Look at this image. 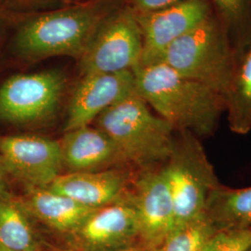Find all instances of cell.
Wrapping results in <instances>:
<instances>
[{"mask_svg":"<svg viewBox=\"0 0 251 251\" xmlns=\"http://www.w3.org/2000/svg\"><path fill=\"white\" fill-rule=\"evenodd\" d=\"M133 73L136 93L175 130L200 140L214 136L226 110L222 94L162 63L141 65Z\"/></svg>","mask_w":251,"mask_h":251,"instance_id":"cell-1","label":"cell"},{"mask_svg":"<svg viewBox=\"0 0 251 251\" xmlns=\"http://www.w3.org/2000/svg\"><path fill=\"white\" fill-rule=\"evenodd\" d=\"M95 126L116 144L124 164L136 171L160 168L171 156L175 129L136 92L104 111Z\"/></svg>","mask_w":251,"mask_h":251,"instance_id":"cell-2","label":"cell"},{"mask_svg":"<svg viewBox=\"0 0 251 251\" xmlns=\"http://www.w3.org/2000/svg\"><path fill=\"white\" fill-rule=\"evenodd\" d=\"M237 59L230 37L213 13L165 49L152 63L165 64L209 87L225 99Z\"/></svg>","mask_w":251,"mask_h":251,"instance_id":"cell-3","label":"cell"},{"mask_svg":"<svg viewBox=\"0 0 251 251\" xmlns=\"http://www.w3.org/2000/svg\"><path fill=\"white\" fill-rule=\"evenodd\" d=\"M106 17L96 6L51 10L20 27L14 37V48L27 60L54 56H71L79 60Z\"/></svg>","mask_w":251,"mask_h":251,"instance_id":"cell-4","label":"cell"},{"mask_svg":"<svg viewBox=\"0 0 251 251\" xmlns=\"http://www.w3.org/2000/svg\"><path fill=\"white\" fill-rule=\"evenodd\" d=\"M171 156L163 166L174 206V228L205 214L206 201L221 182L201 140L187 130H175Z\"/></svg>","mask_w":251,"mask_h":251,"instance_id":"cell-5","label":"cell"},{"mask_svg":"<svg viewBox=\"0 0 251 251\" xmlns=\"http://www.w3.org/2000/svg\"><path fill=\"white\" fill-rule=\"evenodd\" d=\"M144 39L134 11L123 9L103 20L79 59L82 75L133 71L142 62Z\"/></svg>","mask_w":251,"mask_h":251,"instance_id":"cell-6","label":"cell"},{"mask_svg":"<svg viewBox=\"0 0 251 251\" xmlns=\"http://www.w3.org/2000/svg\"><path fill=\"white\" fill-rule=\"evenodd\" d=\"M65 86L62 73L50 70L16 75L0 87V119L13 124H33L51 117Z\"/></svg>","mask_w":251,"mask_h":251,"instance_id":"cell-7","label":"cell"},{"mask_svg":"<svg viewBox=\"0 0 251 251\" xmlns=\"http://www.w3.org/2000/svg\"><path fill=\"white\" fill-rule=\"evenodd\" d=\"M0 164L25 187H48L63 170L59 141L33 135H0Z\"/></svg>","mask_w":251,"mask_h":251,"instance_id":"cell-8","label":"cell"},{"mask_svg":"<svg viewBox=\"0 0 251 251\" xmlns=\"http://www.w3.org/2000/svg\"><path fill=\"white\" fill-rule=\"evenodd\" d=\"M128 197L137 215L139 243L148 251H154L175 225L173 201L163 166L139 171Z\"/></svg>","mask_w":251,"mask_h":251,"instance_id":"cell-9","label":"cell"},{"mask_svg":"<svg viewBox=\"0 0 251 251\" xmlns=\"http://www.w3.org/2000/svg\"><path fill=\"white\" fill-rule=\"evenodd\" d=\"M212 14L210 0H183L160 10L136 14L144 39L139 66L152 64L165 49Z\"/></svg>","mask_w":251,"mask_h":251,"instance_id":"cell-10","label":"cell"},{"mask_svg":"<svg viewBox=\"0 0 251 251\" xmlns=\"http://www.w3.org/2000/svg\"><path fill=\"white\" fill-rule=\"evenodd\" d=\"M71 234L83 251H113L133 246L139 241V225L128 193L117 202L95 208Z\"/></svg>","mask_w":251,"mask_h":251,"instance_id":"cell-11","label":"cell"},{"mask_svg":"<svg viewBox=\"0 0 251 251\" xmlns=\"http://www.w3.org/2000/svg\"><path fill=\"white\" fill-rule=\"evenodd\" d=\"M135 92L133 71L83 75L69 103L64 132L90 126L104 111Z\"/></svg>","mask_w":251,"mask_h":251,"instance_id":"cell-12","label":"cell"},{"mask_svg":"<svg viewBox=\"0 0 251 251\" xmlns=\"http://www.w3.org/2000/svg\"><path fill=\"white\" fill-rule=\"evenodd\" d=\"M136 174L120 169L62 173L47 188L97 208L125 198Z\"/></svg>","mask_w":251,"mask_h":251,"instance_id":"cell-13","label":"cell"},{"mask_svg":"<svg viewBox=\"0 0 251 251\" xmlns=\"http://www.w3.org/2000/svg\"><path fill=\"white\" fill-rule=\"evenodd\" d=\"M59 144L63 167L69 172L102 171L115 163L124 164L116 144L96 126L64 132Z\"/></svg>","mask_w":251,"mask_h":251,"instance_id":"cell-14","label":"cell"},{"mask_svg":"<svg viewBox=\"0 0 251 251\" xmlns=\"http://www.w3.org/2000/svg\"><path fill=\"white\" fill-rule=\"evenodd\" d=\"M30 216L60 233L75 231L95 209L47 187H26L20 200Z\"/></svg>","mask_w":251,"mask_h":251,"instance_id":"cell-15","label":"cell"},{"mask_svg":"<svg viewBox=\"0 0 251 251\" xmlns=\"http://www.w3.org/2000/svg\"><path fill=\"white\" fill-rule=\"evenodd\" d=\"M205 216L218 231L251 228V186L233 189L221 183L208 197Z\"/></svg>","mask_w":251,"mask_h":251,"instance_id":"cell-16","label":"cell"},{"mask_svg":"<svg viewBox=\"0 0 251 251\" xmlns=\"http://www.w3.org/2000/svg\"><path fill=\"white\" fill-rule=\"evenodd\" d=\"M225 113L233 133L246 135L251 130V45L238 57L225 95Z\"/></svg>","mask_w":251,"mask_h":251,"instance_id":"cell-17","label":"cell"},{"mask_svg":"<svg viewBox=\"0 0 251 251\" xmlns=\"http://www.w3.org/2000/svg\"><path fill=\"white\" fill-rule=\"evenodd\" d=\"M22 203L0 195V245L11 251H36V240Z\"/></svg>","mask_w":251,"mask_h":251,"instance_id":"cell-18","label":"cell"},{"mask_svg":"<svg viewBox=\"0 0 251 251\" xmlns=\"http://www.w3.org/2000/svg\"><path fill=\"white\" fill-rule=\"evenodd\" d=\"M215 15L230 37L236 52L251 40V0H211Z\"/></svg>","mask_w":251,"mask_h":251,"instance_id":"cell-19","label":"cell"},{"mask_svg":"<svg viewBox=\"0 0 251 251\" xmlns=\"http://www.w3.org/2000/svg\"><path fill=\"white\" fill-rule=\"evenodd\" d=\"M218 230L205 214L188 224L174 228L152 251H201Z\"/></svg>","mask_w":251,"mask_h":251,"instance_id":"cell-20","label":"cell"},{"mask_svg":"<svg viewBox=\"0 0 251 251\" xmlns=\"http://www.w3.org/2000/svg\"><path fill=\"white\" fill-rule=\"evenodd\" d=\"M251 228L221 230L214 233L201 251H250Z\"/></svg>","mask_w":251,"mask_h":251,"instance_id":"cell-21","label":"cell"},{"mask_svg":"<svg viewBox=\"0 0 251 251\" xmlns=\"http://www.w3.org/2000/svg\"><path fill=\"white\" fill-rule=\"evenodd\" d=\"M183 0H129L130 9L136 14L149 13L152 11L160 10L172 5H175Z\"/></svg>","mask_w":251,"mask_h":251,"instance_id":"cell-22","label":"cell"},{"mask_svg":"<svg viewBox=\"0 0 251 251\" xmlns=\"http://www.w3.org/2000/svg\"><path fill=\"white\" fill-rule=\"evenodd\" d=\"M17 3L32 9H50L69 3L71 0H15Z\"/></svg>","mask_w":251,"mask_h":251,"instance_id":"cell-23","label":"cell"},{"mask_svg":"<svg viewBox=\"0 0 251 251\" xmlns=\"http://www.w3.org/2000/svg\"><path fill=\"white\" fill-rule=\"evenodd\" d=\"M4 171L1 167L0 164V195L2 196H9V191H8V186L6 183V180L4 179Z\"/></svg>","mask_w":251,"mask_h":251,"instance_id":"cell-24","label":"cell"},{"mask_svg":"<svg viewBox=\"0 0 251 251\" xmlns=\"http://www.w3.org/2000/svg\"><path fill=\"white\" fill-rule=\"evenodd\" d=\"M148 251L147 249H145L143 246L139 245V246H130V247H126V248H123V249H119L117 251Z\"/></svg>","mask_w":251,"mask_h":251,"instance_id":"cell-25","label":"cell"},{"mask_svg":"<svg viewBox=\"0 0 251 251\" xmlns=\"http://www.w3.org/2000/svg\"><path fill=\"white\" fill-rule=\"evenodd\" d=\"M0 251H11L8 250V249H6V248H4L2 245H0Z\"/></svg>","mask_w":251,"mask_h":251,"instance_id":"cell-26","label":"cell"},{"mask_svg":"<svg viewBox=\"0 0 251 251\" xmlns=\"http://www.w3.org/2000/svg\"></svg>","mask_w":251,"mask_h":251,"instance_id":"cell-27","label":"cell"}]
</instances>
